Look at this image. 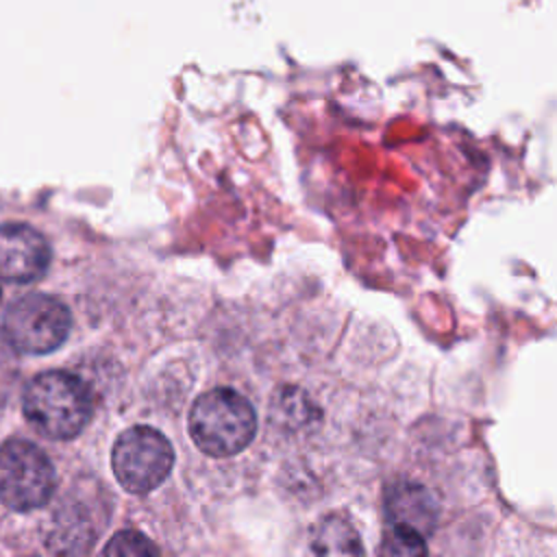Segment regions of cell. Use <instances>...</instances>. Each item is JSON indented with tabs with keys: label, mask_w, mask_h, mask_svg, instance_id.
Instances as JSON below:
<instances>
[{
	"label": "cell",
	"mask_w": 557,
	"mask_h": 557,
	"mask_svg": "<svg viewBox=\"0 0 557 557\" xmlns=\"http://www.w3.org/2000/svg\"><path fill=\"white\" fill-rule=\"evenodd\" d=\"M24 416L50 440H72L91 420V394L70 372H44L24 389Z\"/></svg>",
	"instance_id": "1"
},
{
	"label": "cell",
	"mask_w": 557,
	"mask_h": 557,
	"mask_svg": "<svg viewBox=\"0 0 557 557\" xmlns=\"http://www.w3.org/2000/svg\"><path fill=\"white\" fill-rule=\"evenodd\" d=\"M257 433V416L248 398L228 387L200 394L189 409V435L209 457L244 450Z\"/></svg>",
	"instance_id": "2"
},
{
	"label": "cell",
	"mask_w": 557,
	"mask_h": 557,
	"mask_svg": "<svg viewBox=\"0 0 557 557\" xmlns=\"http://www.w3.org/2000/svg\"><path fill=\"white\" fill-rule=\"evenodd\" d=\"M72 326L70 309L54 296L28 294L4 315L2 335L20 355H46L59 348Z\"/></svg>",
	"instance_id": "3"
},
{
	"label": "cell",
	"mask_w": 557,
	"mask_h": 557,
	"mask_svg": "<svg viewBox=\"0 0 557 557\" xmlns=\"http://www.w3.org/2000/svg\"><path fill=\"white\" fill-rule=\"evenodd\" d=\"M174 466L168 437L152 426H131L117 435L111 450V468L117 483L131 494H148L159 487Z\"/></svg>",
	"instance_id": "4"
},
{
	"label": "cell",
	"mask_w": 557,
	"mask_h": 557,
	"mask_svg": "<svg viewBox=\"0 0 557 557\" xmlns=\"http://www.w3.org/2000/svg\"><path fill=\"white\" fill-rule=\"evenodd\" d=\"M57 476L46 453L26 440H9L0 446V503L13 511H30L46 505Z\"/></svg>",
	"instance_id": "5"
},
{
	"label": "cell",
	"mask_w": 557,
	"mask_h": 557,
	"mask_svg": "<svg viewBox=\"0 0 557 557\" xmlns=\"http://www.w3.org/2000/svg\"><path fill=\"white\" fill-rule=\"evenodd\" d=\"M50 263L46 237L28 224H0V276L13 283L37 281Z\"/></svg>",
	"instance_id": "6"
},
{
	"label": "cell",
	"mask_w": 557,
	"mask_h": 557,
	"mask_svg": "<svg viewBox=\"0 0 557 557\" xmlns=\"http://www.w3.org/2000/svg\"><path fill=\"white\" fill-rule=\"evenodd\" d=\"M98 533L94 509L85 500L67 496L52 511L44 540L57 557H83L98 540Z\"/></svg>",
	"instance_id": "7"
},
{
	"label": "cell",
	"mask_w": 557,
	"mask_h": 557,
	"mask_svg": "<svg viewBox=\"0 0 557 557\" xmlns=\"http://www.w3.org/2000/svg\"><path fill=\"white\" fill-rule=\"evenodd\" d=\"M313 557H363V544L355 527L337 513L322 518L311 531Z\"/></svg>",
	"instance_id": "8"
},
{
	"label": "cell",
	"mask_w": 557,
	"mask_h": 557,
	"mask_svg": "<svg viewBox=\"0 0 557 557\" xmlns=\"http://www.w3.org/2000/svg\"><path fill=\"white\" fill-rule=\"evenodd\" d=\"M387 518L389 522H403L413 529L429 531L435 522V507L431 496L420 487L411 483H398L385 500Z\"/></svg>",
	"instance_id": "9"
},
{
	"label": "cell",
	"mask_w": 557,
	"mask_h": 557,
	"mask_svg": "<svg viewBox=\"0 0 557 557\" xmlns=\"http://www.w3.org/2000/svg\"><path fill=\"white\" fill-rule=\"evenodd\" d=\"M376 557H429L424 535L409 524L392 522L379 542Z\"/></svg>",
	"instance_id": "10"
},
{
	"label": "cell",
	"mask_w": 557,
	"mask_h": 557,
	"mask_svg": "<svg viewBox=\"0 0 557 557\" xmlns=\"http://www.w3.org/2000/svg\"><path fill=\"white\" fill-rule=\"evenodd\" d=\"M102 557H161L154 542L133 529L117 531L104 546Z\"/></svg>",
	"instance_id": "11"
},
{
	"label": "cell",
	"mask_w": 557,
	"mask_h": 557,
	"mask_svg": "<svg viewBox=\"0 0 557 557\" xmlns=\"http://www.w3.org/2000/svg\"><path fill=\"white\" fill-rule=\"evenodd\" d=\"M0 298H2V292H0Z\"/></svg>",
	"instance_id": "12"
}]
</instances>
